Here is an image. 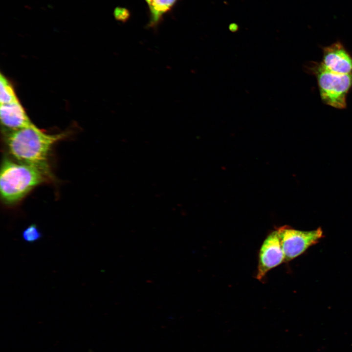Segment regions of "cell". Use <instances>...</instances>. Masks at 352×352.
<instances>
[{"label": "cell", "mask_w": 352, "mask_h": 352, "mask_svg": "<svg viewBox=\"0 0 352 352\" xmlns=\"http://www.w3.org/2000/svg\"><path fill=\"white\" fill-rule=\"evenodd\" d=\"M277 231L284 254L285 262L300 256L324 237L320 227L311 231H301L285 225L278 228Z\"/></svg>", "instance_id": "277c9868"}, {"label": "cell", "mask_w": 352, "mask_h": 352, "mask_svg": "<svg viewBox=\"0 0 352 352\" xmlns=\"http://www.w3.org/2000/svg\"><path fill=\"white\" fill-rule=\"evenodd\" d=\"M322 64L328 69L352 76V56L342 44L336 42L323 48Z\"/></svg>", "instance_id": "8992f818"}, {"label": "cell", "mask_w": 352, "mask_h": 352, "mask_svg": "<svg viewBox=\"0 0 352 352\" xmlns=\"http://www.w3.org/2000/svg\"><path fill=\"white\" fill-rule=\"evenodd\" d=\"M229 29L231 31L235 32L238 30V26L236 24H231L229 26Z\"/></svg>", "instance_id": "7c38bea8"}, {"label": "cell", "mask_w": 352, "mask_h": 352, "mask_svg": "<svg viewBox=\"0 0 352 352\" xmlns=\"http://www.w3.org/2000/svg\"><path fill=\"white\" fill-rule=\"evenodd\" d=\"M305 67L316 77L322 101L336 109L346 108L347 96L352 87V76L334 72L321 62H311Z\"/></svg>", "instance_id": "3957f363"}, {"label": "cell", "mask_w": 352, "mask_h": 352, "mask_svg": "<svg viewBox=\"0 0 352 352\" xmlns=\"http://www.w3.org/2000/svg\"><path fill=\"white\" fill-rule=\"evenodd\" d=\"M22 237L25 242L34 243L43 237V234L36 224H32L22 231Z\"/></svg>", "instance_id": "30bf717a"}, {"label": "cell", "mask_w": 352, "mask_h": 352, "mask_svg": "<svg viewBox=\"0 0 352 352\" xmlns=\"http://www.w3.org/2000/svg\"><path fill=\"white\" fill-rule=\"evenodd\" d=\"M179 0H153L148 5L149 22L148 28H155L160 22L163 16L170 11Z\"/></svg>", "instance_id": "ba28073f"}, {"label": "cell", "mask_w": 352, "mask_h": 352, "mask_svg": "<svg viewBox=\"0 0 352 352\" xmlns=\"http://www.w3.org/2000/svg\"><path fill=\"white\" fill-rule=\"evenodd\" d=\"M283 262L285 256L276 230L266 237L260 248L256 278L262 280L268 271Z\"/></svg>", "instance_id": "5b68a950"}, {"label": "cell", "mask_w": 352, "mask_h": 352, "mask_svg": "<svg viewBox=\"0 0 352 352\" xmlns=\"http://www.w3.org/2000/svg\"><path fill=\"white\" fill-rule=\"evenodd\" d=\"M152 0H145V1L146 2L148 5L151 3Z\"/></svg>", "instance_id": "4fadbf2b"}, {"label": "cell", "mask_w": 352, "mask_h": 352, "mask_svg": "<svg viewBox=\"0 0 352 352\" xmlns=\"http://www.w3.org/2000/svg\"><path fill=\"white\" fill-rule=\"evenodd\" d=\"M5 133L8 150L15 159L34 166L51 177L48 164L50 152L53 145L66 137L67 132L47 134L33 125Z\"/></svg>", "instance_id": "6da1fadb"}, {"label": "cell", "mask_w": 352, "mask_h": 352, "mask_svg": "<svg viewBox=\"0 0 352 352\" xmlns=\"http://www.w3.org/2000/svg\"><path fill=\"white\" fill-rule=\"evenodd\" d=\"M0 119L5 132L16 131L34 125L19 100L0 105Z\"/></svg>", "instance_id": "52a82bcc"}, {"label": "cell", "mask_w": 352, "mask_h": 352, "mask_svg": "<svg viewBox=\"0 0 352 352\" xmlns=\"http://www.w3.org/2000/svg\"><path fill=\"white\" fill-rule=\"evenodd\" d=\"M19 101L14 89L8 79L0 75V103L5 104Z\"/></svg>", "instance_id": "9c48e42d"}, {"label": "cell", "mask_w": 352, "mask_h": 352, "mask_svg": "<svg viewBox=\"0 0 352 352\" xmlns=\"http://www.w3.org/2000/svg\"><path fill=\"white\" fill-rule=\"evenodd\" d=\"M115 18L119 21L126 22L130 18V13L129 11L124 7H117L113 12Z\"/></svg>", "instance_id": "8fae6325"}, {"label": "cell", "mask_w": 352, "mask_h": 352, "mask_svg": "<svg viewBox=\"0 0 352 352\" xmlns=\"http://www.w3.org/2000/svg\"><path fill=\"white\" fill-rule=\"evenodd\" d=\"M47 177L43 171L34 166L16 163L5 157L0 175L1 199L6 204H15Z\"/></svg>", "instance_id": "7a4b0ae2"}]
</instances>
